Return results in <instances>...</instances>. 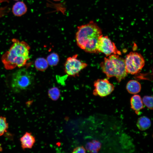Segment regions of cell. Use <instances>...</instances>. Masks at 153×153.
Returning <instances> with one entry per match:
<instances>
[{
    "label": "cell",
    "instance_id": "3",
    "mask_svg": "<svg viewBox=\"0 0 153 153\" xmlns=\"http://www.w3.org/2000/svg\"><path fill=\"white\" fill-rule=\"evenodd\" d=\"M101 35V29L96 23L90 21L77 27L76 34L77 44L84 50L86 46L97 42Z\"/></svg>",
    "mask_w": 153,
    "mask_h": 153
},
{
    "label": "cell",
    "instance_id": "4",
    "mask_svg": "<svg viewBox=\"0 0 153 153\" xmlns=\"http://www.w3.org/2000/svg\"><path fill=\"white\" fill-rule=\"evenodd\" d=\"M10 86L15 92H19L28 88L33 83V78L31 73L27 69H19L12 75Z\"/></svg>",
    "mask_w": 153,
    "mask_h": 153
},
{
    "label": "cell",
    "instance_id": "15",
    "mask_svg": "<svg viewBox=\"0 0 153 153\" xmlns=\"http://www.w3.org/2000/svg\"><path fill=\"white\" fill-rule=\"evenodd\" d=\"M46 60L48 65L55 66L58 64L59 62V57L57 53H52L47 56Z\"/></svg>",
    "mask_w": 153,
    "mask_h": 153
},
{
    "label": "cell",
    "instance_id": "12",
    "mask_svg": "<svg viewBox=\"0 0 153 153\" xmlns=\"http://www.w3.org/2000/svg\"><path fill=\"white\" fill-rule=\"evenodd\" d=\"M126 89L128 92L131 94H136L140 91L141 86L140 83L135 80H131L127 83Z\"/></svg>",
    "mask_w": 153,
    "mask_h": 153
},
{
    "label": "cell",
    "instance_id": "18",
    "mask_svg": "<svg viewBox=\"0 0 153 153\" xmlns=\"http://www.w3.org/2000/svg\"><path fill=\"white\" fill-rule=\"evenodd\" d=\"M8 128V125L5 118L0 116V136L6 132Z\"/></svg>",
    "mask_w": 153,
    "mask_h": 153
},
{
    "label": "cell",
    "instance_id": "17",
    "mask_svg": "<svg viewBox=\"0 0 153 153\" xmlns=\"http://www.w3.org/2000/svg\"><path fill=\"white\" fill-rule=\"evenodd\" d=\"M60 94L59 89L56 87L51 88L48 92V95L49 97L53 101L57 100L59 98Z\"/></svg>",
    "mask_w": 153,
    "mask_h": 153
},
{
    "label": "cell",
    "instance_id": "6",
    "mask_svg": "<svg viewBox=\"0 0 153 153\" xmlns=\"http://www.w3.org/2000/svg\"><path fill=\"white\" fill-rule=\"evenodd\" d=\"M75 54L67 58L64 65L65 71L69 76H75L87 66V64L77 59Z\"/></svg>",
    "mask_w": 153,
    "mask_h": 153
},
{
    "label": "cell",
    "instance_id": "13",
    "mask_svg": "<svg viewBox=\"0 0 153 153\" xmlns=\"http://www.w3.org/2000/svg\"><path fill=\"white\" fill-rule=\"evenodd\" d=\"M151 125V122L150 119L145 116L139 118L137 123L138 128L141 131L145 130L148 129Z\"/></svg>",
    "mask_w": 153,
    "mask_h": 153
},
{
    "label": "cell",
    "instance_id": "11",
    "mask_svg": "<svg viewBox=\"0 0 153 153\" xmlns=\"http://www.w3.org/2000/svg\"><path fill=\"white\" fill-rule=\"evenodd\" d=\"M12 10L13 14L15 16H20L26 13L27 8L23 2L19 1L14 4Z\"/></svg>",
    "mask_w": 153,
    "mask_h": 153
},
{
    "label": "cell",
    "instance_id": "8",
    "mask_svg": "<svg viewBox=\"0 0 153 153\" xmlns=\"http://www.w3.org/2000/svg\"><path fill=\"white\" fill-rule=\"evenodd\" d=\"M94 89L93 94L101 97L106 96L111 93L114 90V85L106 78L98 79L94 83Z\"/></svg>",
    "mask_w": 153,
    "mask_h": 153
},
{
    "label": "cell",
    "instance_id": "2",
    "mask_svg": "<svg viewBox=\"0 0 153 153\" xmlns=\"http://www.w3.org/2000/svg\"><path fill=\"white\" fill-rule=\"evenodd\" d=\"M103 72L108 78L115 77L118 82L127 75L124 59L118 55L112 54L105 58L100 64Z\"/></svg>",
    "mask_w": 153,
    "mask_h": 153
},
{
    "label": "cell",
    "instance_id": "14",
    "mask_svg": "<svg viewBox=\"0 0 153 153\" xmlns=\"http://www.w3.org/2000/svg\"><path fill=\"white\" fill-rule=\"evenodd\" d=\"M35 65L37 70L44 71L47 68L48 64L46 59L43 58H39L35 60Z\"/></svg>",
    "mask_w": 153,
    "mask_h": 153
},
{
    "label": "cell",
    "instance_id": "1",
    "mask_svg": "<svg viewBox=\"0 0 153 153\" xmlns=\"http://www.w3.org/2000/svg\"><path fill=\"white\" fill-rule=\"evenodd\" d=\"M12 41V44L1 59L5 68L8 70L24 66L29 59L30 48L28 44L15 39Z\"/></svg>",
    "mask_w": 153,
    "mask_h": 153
},
{
    "label": "cell",
    "instance_id": "16",
    "mask_svg": "<svg viewBox=\"0 0 153 153\" xmlns=\"http://www.w3.org/2000/svg\"><path fill=\"white\" fill-rule=\"evenodd\" d=\"M86 149L91 152H97L100 148V143L95 141L88 143L86 146Z\"/></svg>",
    "mask_w": 153,
    "mask_h": 153
},
{
    "label": "cell",
    "instance_id": "9",
    "mask_svg": "<svg viewBox=\"0 0 153 153\" xmlns=\"http://www.w3.org/2000/svg\"><path fill=\"white\" fill-rule=\"evenodd\" d=\"M131 108L136 114H139L140 111L144 108L143 104L140 95L135 94L132 96L130 99Z\"/></svg>",
    "mask_w": 153,
    "mask_h": 153
},
{
    "label": "cell",
    "instance_id": "7",
    "mask_svg": "<svg viewBox=\"0 0 153 153\" xmlns=\"http://www.w3.org/2000/svg\"><path fill=\"white\" fill-rule=\"evenodd\" d=\"M99 52L105 54L107 56L112 54L121 55V52L117 48L114 43L107 36L101 35L98 38L97 44Z\"/></svg>",
    "mask_w": 153,
    "mask_h": 153
},
{
    "label": "cell",
    "instance_id": "5",
    "mask_svg": "<svg viewBox=\"0 0 153 153\" xmlns=\"http://www.w3.org/2000/svg\"><path fill=\"white\" fill-rule=\"evenodd\" d=\"M124 60L127 72L132 75L139 72L145 64L143 57L136 52H130L126 56Z\"/></svg>",
    "mask_w": 153,
    "mask_h": 153
},
{
    "label": "cell",
    "instance_id": "20",
    "mask_svg": "<svg viewBox=\"0 0 153 153\" xmlns=\"http://www.w3.org/2000/svg\"><path fill=\"white\" fill-rule=\"evenodd\" d=\"M72 152L74 153H86V150L83 146H79L75 148Z\"/></svg>",
    "mask_w": 153,
    "mask_h": 153
},
{
    "label": "cell",
    "instance_id": "21",
    "mask_svg": "<svg viewBox=\"0 0 153 153\" xmlns=\"http://www.w3.org/2000/svg\"><path fill=\"white\" fill-rule=\"evenodd\" d=\"M53 1H60L61 0H53Z\"/></svg>",
    "mask_w": 153,
    "mask_h": 153
},
{
    "label": "cell",
    "instance_id": "19",
    "mask_svg": "<svg viewBox=\"0 0 153 153\" xmlns=\"http://www.w3.org/2000/svg\"><path fill=\"white\" fill-rule=\"evenodd\" d=\"M143 104L150 109H153V97L152 96H145L142 99Z\"/></svg>",
    "mask_w": 153,
    "mask_h": 153
},
{
    "label": "cell",
    "instance_id": "10",
    "mask_svg": "<svg viewBox=\"0 0 153 153\" xmlns=\"http://www.w3.org/2000/svg\"><path fill=\"white\" fill-rule=\"evenodd\" d=\"M23 149L31 148L35 142V137L31 133H26L20 139Z\"/></svg>",
    "mask_w": 153,
    "mask_h": 153
},
{
    "label": "cell",
    "instance_id": "22",
    "mask_svg": "<svg viewBox=\"0 0 153 153\" xmlns=\"http://www.w3.org/2000/svg\"><path fill=\"white\" fill-rule=\"evenodd\" d=\"M15 0V1H19V0Z\"/></svg>",
    "mask_w": 153,
    "mask_h": 153
}]
</instances>
